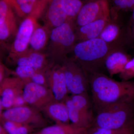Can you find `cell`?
Returning a JSON list of instances; mask_svg holds the SVG:
<instances>
[{
	"label": "cell",
	"mask_w": 134,
	"mask_h": 134,
	"mask_svg": "<svg viewBox=\"0 0 134 134\" xmlns=\"http://www.w3.org/2000/svg\"><path fill=\"white\" fill-rule=\"evenodd\" d=\"M87 75L97 113L108 107L134 101V82L117 81L102 73Z\"/></svg>",
	"instance_id": "cell-1"
},
{
	"label": "cell",
	"mask_w": 134,
	"mask_h": 134,
	"mask_svg": "<svg viewBox=\"0 0 134 134\" xmlns=\"http://www.w3.org/2000/svg\"><path fill=\"white\" fill-rule=\"evenodd\" d=\"M110 50L109 44L98 37L78 42L71 52L74 54L73 59L88 75L102 73L100 69L105 66L106 59L114 51Z\"/></svg>",
	"instance_id": "cell-2"
},
{
	"label": "cell",
	"mask_w": 134,
	"mask_h": 134,
	"mask_svg": "<svg viewBox=\"0 0 134 134\" xmlns=\"http://www.w3.org/2000/svg\"><path fill=\"white\" fill-rule=\"evenodd\" d=\"M74 22L68 21L51 31L46 53L53 65L62 63L76 44Z\"/></svg>",
	"instance_id": "cell-3"
},
{
	"label": "cell",
	"mask_w": 134,
	"mask_h": 134,
	"mask_svg": "<svg viewBox=\"0 0 134 134\" xmlns=\"http://www.w3.org/2000/svg\"><path fill=\"white\" fill-rule=\"evenodd\" d=\"M97 113L91 127L122 128L134 121V101L108 107Z\"/></svg>",
	"instance_id": "cell-4"
},
{
	"label": "cell",
	"mask_w": 134,
	"mask_h": 134,
	"mask_svg": "<svg viewBox=\"0 0 134 134\" xmlns=\"http://www.w3.org/2000/svg\"><path fill=\"white\" fill-rule=\"evenodd\" d=\"M40 16V12L32 11L20 24L14 40L10 48V59L12 60L24 54L29 49L30 40L34 30L39 24L38 19Z\"/></svg>",
	"instance_id": "cell-5"
},
{
	"label": "cell",
	"mask_w": 134,
	"mask_h": 134,
	"mask_svg": "<svg viewBox=\"0 0 134 134\" xmlns=\"http://www.w3.org/2000/svg\"><path fill=\"white\" fill-rule=\"evenodd\" d=\"M65 72L69 93L72 95L88 92L90 88L85 71L73 59H65L61 63Z\"/></svg>",
	"instance_id": "cell-6"
},
{
	"label": "cell",
	"mask_w": 134,
	"mask_h": 134,
	"mask_svg": "<svg viewBox=\"0 0 134 134\" xmlns=\"http://www.w3.org/2000/svg\"><path fill=\"white\" fill-rule=\"evenodd\" d=\"M41 111L28 105L11 107L6 109L0 115V118L30 126L34 128L46 127L47 122Z\"/></svg>",
	"instance_id": "cell-7"
},
{
	"label": "cell",
	"mask_w": 134,
	"mask_h": 134,
	"mask_svg": "<svg viewBox=\"0 0 134 134\" xmlns=\"http://www.w3.org/2000/svg\"><path fill=\"white\" fill-rule=\"evenodd\" d=\"M110 15L107 0H90L84 4L74 21L75 28Z\"/></svg>",
	"instance_id": "cell-8"
},
{
	"label": "cell",
	"mask_w": 134,
	"mask_h": 134,
	"mask_svg": "<svg viewBox=\"0 0 134 134\" xmlns=\"http://www.w3.org/2000/svg\"><path fill=\"white\" fill-rule=\"evenodd\" d=\"M23 95L29 105L40 111L49 103L56 100L50 88L32 82L25 84Z\"/></svg>",
	"instance_id": "cell-9"
},
{
	"label": "cell",
	"mask_w": 134,
	"mask_h": 134,
	"mask_svg": "<svg viewBox=\"0 0 134 134\" xmlns=\"http://www.w3.org/2000/svg\"><path fill=\"white\" fill-rule=\"evenodd\" d=\"M47 76L49 88L51 89L55 100L63 101L69 93L65 72L62 65L55 64L51 66L47 71Z\"/></svg>",
	"instance_id": "cell-10"
},
{
	"label": "cell",
	"mask_w": 134,
	"mask_h": 134,
	"mask_svg": "<svg viewBox=\"0 0 134 134\" xmlns=\"http://www.w3.org/2000/svg\"><path fill=\"white\" fill-rule=\"evenodd\" d=\"M25 83L17 76L6 77L0 83V101L4 109L12 107L14 99L23 94Z\"/></svg>",
	"instance_id": "cell-11"
},
{
	"label": "cell",
	"mask_w": 134,
	"mask_h": 134,
	"mask_svg": "<svg viewBox=\"0 0 134 134\" xmlns=\"http://www.w3.org/2000/svg\"><path fill=\"white\" fill-rule=\"evenodd\" d=\"M18 27L16 20L10 11L7 3L0 2V40L5 43L13 36H15Z\"/></svg>",
	"instance_id": "cell-12"
},
{
	"label": "cell",
	"mask_w": 134,
	"mask_h": 134,
	"mask_svg": "<svg viewBox=\"0 0 134 134\" xmlns=\"http://www.w3.org/2000/svg\"><path fill=\"white\" fill-rule=\"evenodd\" d=\"M46 54L29 48L21 55L12 60V62L18 66L32 67L37 71L46 70L52 65H48Z\"/></svg>",
	"instance_id": "cell-13"
},
{
	"label": "cell",
	"mask_w": 134,
	"mask_h": 134,
	"mask_svg": "<svg viewBox=\"0 0 134 134\" xmlns=\"http://www.w3.org/2000/svg\"><path fill=\"white\" fill-rule=\"evenodd\" d=\"M67 20L63 0H52L43 20L44 26L52 31Z\"/></svg>",
	"instance_id": "cell-14"
},
{
	"label": "cell",
	"mask_w": 134,
	"mask_h": 134,
	"mask_svg": "<svg viewBox=\"0 0 134 134\" xmlns=\"http://www.w3.org/2000/svg\"><path fill=\"white\" fill-rule=\"evenodd\" d=\"M110 22V15L107 16L75 28L77 41L80 42L99 37L103 30Z\"/></svg>",
	"instance_id": "cell-15"
},
{
	"label": "cell",
	"mask_w": 134,
	"mask_h": 134,
	"mask_svg": "<svg viewBox=\"0 0 134 134\" xmlns=\"http://www.w3.org/2000/svg\"><path fill=\"white\" fill-rule=\"evenodd\" d=\"M41 111L56 123H69L70 121L68 108L64 101L52 102Z\"/></svg>",
	"instance_id": "cell-16"
},
{
	"label": "cell",
	"mask_w": 134,
	"mask_h": 134,
	"mask_svg": "<svg viewBox=\"0 0 134 134\" xmlns=\"http://www.w3.org/2000/svg\"><path fill=\"white\" fill-rule=\"evenodd\" d=\"M130 60L125 53L120 51H114L106 59L105 66L111 76L119 74L127 63Z\"/></svg>",
	"instance_id": "cell-17"
},
{
	"label": "cell",
	"mask_w": 134,
	"mask_h": 134,
	"mask_svg": "<svg viewBox=\"0 0 134 134\" xmlns=\"http://www.w3.org/2000/svg\"><path fill=\"white\" fill-rule=\"evenodd\" d=\"M69 97L78 112L93 123L95 116L92 110L93 104L88 92Z\"/></svg>",
	"instance_id": "cell-18"
},
{
	"label": "cell",
	"mask_w": 134,
	"mask_h": 134,
	"mask_svg": "<svg viewBox=\"0 0 134 134\" xmlns=\"http://www.w3.org/2000/svg\"><path fill=\"white\" fill-rule=\"evenodd\" d=\"M88 130L72 123H56L31 134H88Z\"/></svg>",
	"instance_id": "cell-19"
},
{
	"label": "cell",
	"mask_w": 134,
	"mask_h": 134,
	"mask_svg": "<svg viewBox=\"0 0 134 134\" xmlns=\"http://www.w3.org/2000/svg\"><path fill=\"white\" fill-rule=\"evenodd\" d=\"M51 30L47 27L39 24L34 30L30 40L31 49L41 52L46 48L50 39Z\"/></svg>",
	"instance_id": "cell-20"
},
{
	"label": "cell",
	"mask_w": 134,
	"mask_h": 134,
	"mask_svg": "<svg viewBox=\"0 0 134 134\" xmlns=\"http://www.w3.org/2000/svg\"><path fill=\"white\" fill-rule=\"evenodd\" d=\"M1 125L9 134H31L34 128L12 121L1 119Z\"/></svg>",
	"instance_id": "cell-21"
},
{
	"label": "cell",
	"mask_w": 134,
	"mask_h": 134,
	"mask_svg": "<svg viewBox=\"0 0 134 134\" xmlns=\"http://www.w3.org/2000/svg\"><path fill=\"white\" fill-rule=\"evenodd\" d=\"M88 134H134V121L119 129L91 127L88 129Z\"/></svg>",
	"instance_id": "cell-22"
},
{
	"label": "cell",
	"mask_w": 134,
	"mask_h": 134,
	"mask_svg": "<svg viewBox=\"0 0 134 134\" xmlns=\"http://www.w3.org/2000/svg\"><path fill=\"white\" fill-rule=\"evenodd\" d=\"M68 17L67 21L74 22L84 4L82 0H63Z\"/></svg>",
	"instance_id": "cell-23"
},
{
	"label": "cell",
	"mask_w": 134,
	"mask_h": 134,
	"mask_svg": "<svg viewBox=\"0 0 134 134\" xmlns=\"http://www.w3.org/2000/svg\"><path fill=\"white\" fill-rule=\"evenodd\" d=\"M119 32V26L115 24L110 22L103 30L99 38L109 44V43L114 41L117 38Z\"/></svg>",
	"instance_id": "cell-24"
},
{
	"label": "cell",
	"mask_w": 134,
	"mask_h": 134,
	"mask_svg": "<svg viewBox=\"0 0 134 134\" xmlns=\"http://www.w3.org/2000/svg\"><path fill=\"white\" fill-rule=\"evenodd\" d=\"M37 70L32 67L26 66H18L16 67L14 73L16 76L23 80L25 84L31 82V77Z\"/></svg>",
	"instance_id": "cell-25"
},
{
	"label": "cell",
	"mask_w": 134,
	"mask_h": 134,
	"mask_svg": "<svg viewBox=\"0 0 134 134\" xmlns=\"http://www.w3.org/2000/svg\"><path fill=\"white\" fill-rule=\"evenodd\" d=\"M120 79L122 81H129L134 77V58L130 60L122 72L119 74Z\"/></svg>",
	"instance_id": "cell-26"
},
{
	"label": "cell",
	"mask_w": 134,
	"mask_h": 134,
	"mask_svg": "<svg viewBox=\"0 0 134 134\" xmlns=\"http://www.w3.org/2000/svg\"><path fill=\"white\" fill-rule=\"evenodd\" d=\"M47 70L36 71L31 77V81L49 88L47 76Z\"/></svg>",
	"instance_id": "cell-27"
},
{
	"label": "cell",
	"mask_w": 134,
	"mask_h": 134,
	"mask_svg": "<svg viewBox=\"0 0 134 134\" xmlns=\"http://www.w3.org/2000/svg\"><path fill=\"white\" fill-rule=\"evenodd\" d=\"M113 2L115 7L119 9L127 10L134 8V0H113Z\"/></svg>",
	"instance_id": "cell-28"
},
{
	"label": "cell",
	"mask_w": 134,
	"mask_h": 134,
	"mask_svg": "<svg viewBox=\"0 0 134 134\" xmlns=\"http://www.w3.org/2000/svg\"><path fill=\"white\" fill-rule=\"evenodd\" d=\"M28 105L25 100L23 94L16 96L13 100L12 107H19Z\"/></svg>",
	"instance_id": "cell-29"
},
{
	"label": "cell",
	"mask_w": 134,
	"mask_h": 134,
	"mask_svg": "<svg viewBox=\"0 0 134 134\" xmlns=\"http://www.w3.org/2000/svg\"><path fill=\"white\" fill-rule=\"evenodd\" d=\"M33 3H27L19 6L20 11L23 13V15L30 14L32 12L33 9Z\"/></svg>",
	"instance_id": "cell-30"
},
{
	"label": "cell",
	"mask_w": 134,
	"mask_h": 134,
	"mask_svg": "<svg viewBox=\"0 0 134 134\" xmlns=\"http://www.w3.org/2000/svg\"><path fill=\"white\" fill-rule=\"evenodd\" d=\"M6 68L5 66L2 62L0 64V83L6 78L5 76Z\"/></svg>",
	"instance_id": "cell-31"
},
{
	"label": "cell",
	"mask_w": 134,
	"mask_h": 134,
	"mask_svg": "<svg viewBox=\"0 0 134 134\" xmlns=\"http://www.w3.org/2000/svg\"><path fill=\"white\" fill-rule=\"evenodd\" d=\"M16 2L18 5L20 6L29 3V2L28 1V0H16Z\"/></svg>",
	"instance_id": "cell-32"
},
{
	"label": "cell",
	"mask_w": 134,
	"mask_h": 134,
	"mask_svg": "<svg viewBox=\"0 0 134 134\" xmlns=\"http://www.w3.org/2000/svg\"><path fill=\"white\" fill-rule=\"evenodd\" d=\"M0 134H9L1 125L0 126Z\"/></svg>",
	"instance_id": "cell-33"
},
{
	"label": "cell",
	"mask_w": 134,
	"mask_h": 134,
	"mask_svg": "<svg viewBox=\"0 0 134 134\" xmlns=\"http://www.w3.org/2000/svg\"><path fill=\"white\" fill-rule=\"evenodd\" d=\"M133 12H132V19H133V31H132V33H133V36L134 37V8H133Z\"/></svg>",
	"instance_id": "cell-34"
},
{
	"label": "cell",
	"mask_w": 134,
	"mask_h": 134,
	"mask_svg": "<svg viewBox=\"0 0 134 134\" xmlns=\"http://www.w3.org/2000/svg\"><path fill=\"white\" fill-rule=\"evenodd\" d=\"M29 2L31 3H33L36 1V0H28Z\"/></svg>",
	"instance_id": "cell-35"
}]
</instances>
